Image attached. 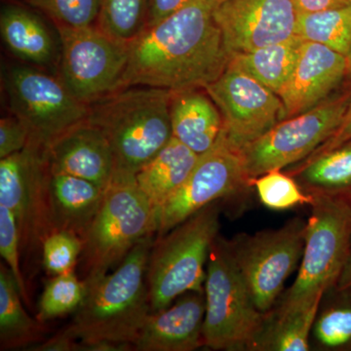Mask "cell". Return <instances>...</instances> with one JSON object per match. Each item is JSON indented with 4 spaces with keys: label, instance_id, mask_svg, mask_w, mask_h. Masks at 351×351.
Returning a JSON list of instances; mask_svg holds the SVG:
<instances>
[{
    "label": "cell",
    "instance_id": "obj_7",
    "mask_svg": "<svg viewBox=\"0 0 351 351\" xmlns=\"http://www.w3.org/2000/svg\"><path fill=\"white\" fill-rule=\"evenodd\" d=\"M204 294L203 348L251 351L267 314L256 306L225 240L219 235L208 258Z\"/></svg>",
    "mask_w": 351,
    "mask_h": 351
},
{
    "label": "cell",
    "instance_id": "obj_25",
    "mask_svg": "<svg viewBox=\"0 0 351 351\" xmlns=\"http://www.w3.org/2000/svg\"><path fill=\"white\" fill-rule=\"evenodd\" d=\"M19 287L7 265H0V348L1 350L29 348L41 343L46 329L23 306ZM36 343V345H38Z\"/></svg>",
    "mask_w": 351,
    "mask_h": 351
},
{
    "label": "cell",
    "instance_id": "obj_9",
    "mask_svg": "<svg viewBox=\"0 0 351 351\" xmlns=\"http://www.w3.org/2000/svg\"><path fill=\"white\" fill-rule=\"evenodd\" d=\"M45 149L31 138L24 149L0 160V205L15 215L25 269H34L43 262L44 240L56 232L48 203L49 169Z\"/></svg>",
    "mask_w": 351,
    "mask_h": 351
},
{
    "label": "cell",
    "instance_id": "obj_5",
    "mask_svg": "<svg viewBox=\"0 0 351 351\" xmlns=\"http://www.w3.org/2000/svg\"><path fill=\"white\" fill-rule=\"evenodd\" d=\"M151 234L156 235V210L138 189L135 176L113 173L83 239L77 276L85 284L101 278Z\"/></svg>",
    "mask_w": 351,
    "mask_h": 351
},
{
    "label": "cell",
    "instance_id": "obj_40",
    "mask_svg": "<svg viewBox=\"0 0 351 351\" xmlns=\"http://www.w3.org/2000/svg\"><path fill=\"white\" fill-rule=\"evenodd\" d=\"M348 73L351 75V54L348 57Z\"/></svg>",
    "mask_w": 351,
    "mask_h": 351
},
{
    "label": "cell",
    "instance_id": "obj_21",
    "mask_svg": "<svg viewBox=\"0 0 351 351\" xmlns=\"http://www.w3.org/2000/svg\"><path fill=\"white\" fill-rule=\"evenodd\" d=\"M200 156L174 137L135 175L138 189L157 209L188 179Z\"/></svg>",
    "mask_w": 351,
    "mask_h": 351
},
{
    "label": "cell",
    "instance_id": "obj_2",
    "mask_svg": "<svg viewBox=\"0 0 351 351\" xmlns=\"http://www.w3.org/2000/svg\"><path fill=\"white\" fill-rule=\"evenodd\" d=\"M156 234L147 235L110 274L86 285L69 326L58 334L80 341L83 351L133 350L151 313L147 265Z\"/></svg>",
    "mask_w": 351,
    "mask_h": 351
},
{
    "label": "cell",
    "instance_id": "obj_4",
    "mask_svg": "<svg viewBox=\"0 0 351 351\" xmlns=\"http://www.w3.org/2000/svg\"><path fill=\"white\" fill-rule=\"evenodd\" d=\"M306 221V242L294 283L269 314L302 311L322 301L338 282L351 255V202L313 195Z\"/></svg>",
    "mask_w": 351,
    "mask_h": 351
},
{
    "label": "cell",
    "instance_id": "obj_22",
    "mask_svg": "<svg viewBox=\"0 0 351 351\" xmlns=\"http://www.w3.org/2000/svg\"><path fill=\"white\" fill-rule=\"evenodd\" d=\"M0 32L10 52L27 63L45 66L54 59V39L43 21L31 11L17 6L2 9Z\"/></svg>",
    "mask_w": 351,
    "mask_h": 351
},
{
    "label": "cell",
    "instance_id": "obj_20",
    "mask_svg": "<svg viewBox=\"0 0 351 351\" xmlns=\"http://www.w3.org/2000/svg\"><path fill=\"white\" fill-rule=\"evenodd\" d=\"M204 88L171 91L173 137L198 156L213 147L223 130V117Z\"/></svg>",
    "mask_w": 351,
    "mask_h": 351
},
{
    "label": "cell",
    "instance_id": "obj_29",
    "mask_svg": "<svg viewBox=\"0 0 351 351\" xmlns=\"http://www.w3.org/2000/svg\"><path fill=\"white\" fill-rule=\"evenodd\" d=\"M151 0H101L97 27L119 43L129 44L145 27Z\"/></svg>",
    "mask_w": 351,
    "mask_h": 351
},
{
    "label": "cell",
    "instance_id": "obj_13",
    "mask_svg": "<svg viewBox=\"0 0 351 351\" xmlns=\"http://www.w3.org/2000/svg\"><path fill=\"white\" fill-rule=\"evenodd\" d=\"M241 151L221 130L212 149L201 154L188 179L156 209V235L160 237L202 208L226 199L250 186Z\"/></svg>",
    "mask_w": 351,
    "mask_h": 351
},
{
    "label": "cell",
    "instance_id": "obj_28",
    "mask_svg": "<svg viewBox=\"0 0 351 351\" xmlns=\"http://www.w3.org/2000/svg\"><path fill=\"white\" fill-rule=\"evenodd\" d=\"M295 34L348 58L351 54V1L313 13H298Z\"/></svg>",
    "mask_w": 351,
    "mask_h": 351
},
{
    "label": "cell",
    "instance_id": "obj_41",
    "mask_svg": "<svg viewBox=\"0 0 351 351\" xmlns=\"http://www.w3.org/2000/svg\"><path fill=\"white\" fill-rule=\"evenodd\" d=\"M25 1L29 2L31 1V0H25Z\"/></svg>",
    "mask_w": 351,
    "mask_h": 351
},
{
    "label": "cell",
    "instance_id": "obj_16",
    "mask_svg": "<svg viewBox=\"0 0 351 351\" xmlns=\"http://www.w3.org/2000/svg\"><path fill=\"white\" fill-rule=\"evenodd\" d=\"M348 73V58L322 44L304 40L292 75L279 92L282 120L320 105Z\"/></svg>",
    "mask_w": 351,
    "mask_h": 351
},
{
    "label": "cell",
    "instance_id": "obj_1",
    "mask_svg": "<svg viewBox=\"0 0 351 351\" xmlns=\"http://www.w3.org/2000/svg\"><path fill=\"white\" fill-rule=\"evenodd\" d=\"M219 0H189L128 44L120 89L131 86L181 91L205 88L230 62L214 18ZM119 89V90H120Z\"/></svg>",
    "mask_w": 351,
    "mask_h": 351
},
{
    "label": "cell",
    "instance_id": "obj_18",
    "mask_svg": "<svg viewBox=\"0 0 351 351\" xmlns=\"http://www.w3.org/2000/svg\"><path fill=\"white\" fill-rule=\"evenodd\" d=\"M204 292H189L151 313L133 343L137 351H193L203 348Z\"/></svg>",
    "mask_w": 351,
    "mask_h": 351
},
{
    "label": "cell",
    "instance_id": "obj_39",
    "mask_svg": "<svg viewBox=\"0 0 351 351\" xmlns=\"http://www.w3.org/2000/svg\"><path fill=\"white\" fill-rule=\"evenodd\" d=\"M335 287L351 293V255Z\"/></svg>",
    "mask_w": 351,
    "mask_h": 351
},
{
    "label": "cell",
    "instance_id": "obj_35",
    "mask_svg": "<svg viewBox=\"0 0 351 351\" xmlns=\"http://www.w3.org/2000/svg\"><path fill=\"white\" fill-rule=\"evenodd\" d=\"M31 138L29 128L15 115L0 120V159L25 149Z\"/></svg>",
    "mask_w": 351,
    "mask_h": 351
},
{
    "label": "cell",
    "instance_id": "obj_33",
    "mask_svg": "<svg viewBox=\"0 0 351 351\" xmlns=\"http://www.w3.org/2000/svg\"><path fill=\"white\" fill-rule=\"evenodd\" d=\"M83 241L73 233L56 230L43 244V267L51 276L75 271L82 255Z\"/></svg>",
    "mask_w": 351,
    "mask_h": 351
},
{
    "label": "cell",
    "instance_id": "obj_24",
    "mask_svg": "<svg viewBox=\"0 0 351 351\" xmlns=\"http://www.w3.org/2000/svg\"><path fill=\"white\" fill-rule=\"evenodd\" d=\"M304 43L295 34L280 43L234 55L230 63L278 95L294 71Z\"/></svg>",
    "mask_w": 351,
    "mask_h": 351
},
{
    "label": "cell",
    "instance_id": "obj_19",
    "mask_svg": "<svg viewBox=\"0 0 351 351\" xmlns=\"http://www.w3.org/2000/svg\"><path fill=\"white\" fill-rule=\"evenodd\" d=\"M105 189L82 178L49 171L48 203L55 230L73 233L83 241L98 213Z\"/></svg>",
    "mask_w": 351,
    "mask_h": 351
},
{
    "label": "cell",
    "instance_id": "obj_23",
    "mask_svg": "<svg viewBox=\"0 0 351 351\" xmlns=\"http://www.w3.org/2000/svg\"><path fill=\"white\" fill-rule=\"evenodd\" d=\"M295 179L308 195L332 196L351 202V141L309 156L295 172Z\"/></svg>",
    "mask_w": 351,
    "mask_h": 351
},
{
    "label": "cell",
    "instance_id": "obj_6",
    "mask_svg": "<svg viewBox=\"0 0 351 351\" xmlns=\"http://www.w3.org/2000/svg\"><path fill=\"white\" fill-rule=\"evenodd\" d=\"M219 201L202 208L160 237L147 265L151 313L189 292H204L208 258L219 235Z\"/></svg>",
    "mask_w": 351,
    "mask_h": 351
},
{
    "label": "cell",
    "instance_id": "obj_11",
    "mask_svg": "<svg viewBox=\"0 0 351 351\" xmlns=\"http://www.w3.org/2000/svg\"><path fill=\"white\" fill-rule=\"evenodd\" d=\"M350 99L323 101L315 108L278 122L241 151L249 181L282 170L311 156L341 125Z\"/></svg>",
    "mask_w": 351,
    "mask_h": 351
},
{
    "label": "cell",
    "instance_id": "obj_36",
    "mask_svg": "<svg viewBox=\"0 0 351 351\" xmlns=\"http://www.w3.org/2000/svg\"><path fill=\"white\" fill-rule=\"evenodd\" d=\"M189 1V0H151L147 27L158 24Z\"/></svg>",
    "mask_w": 351,
    "mask_h": 351
},
{
    "label": "cell",
    "instance_id": "obj_27",
    "mask_svg": "<svg viewBox=\"0 0 351 351\" xmlns=\"http://www.w3.org/2000/svg\"><path fill=\"white\" fill-rule=\"evenodd\" d=\"M321 302L313 306L284 314H267L262 331L258 334L251 351H308L313 323Z\"/></svg>",
    "mask_w": 351,
    "mask_h": 351
},
{
    "label": "cell",
    "instance_id": "obj_31",
    "mask_svg": "<svg viewBox=\"0 0 351 351\" xmlns=\"http://www.w3.org/2000/svg\"><path fill=\"white\" fill-rule=\"evenodd\" d=\"M258 199L263 206L276 211L293 209L302 205H311L313 195L306 193L294 177L284 174L281 170L270 171L252 181Z\"/></svg>",
    "mask_w": 351,
    "mask_h": 351
},
{
    "label": "cell",
    "instance_id": "obj_10",
    "mask_svg": "<svg viewBox=\"0 0 351 351\" xmlns=\"http://www.w3.org/2000/svg\"><path fill=\"white\" fill-rule=\"evenodd\" d=\"M3 83L11 113L44 147L87 119L88 105L75 98L61 78L41 69L10 66Z\"/></svg>",
    "mask_w": 351,
    "mask_h": 351
},
{
    "label": "cell",
    "instance_id": "obj_8",
    "mask_svg": "<svg viewBox=\"0 0 351 351\" xmlns=\"http://www.w3.org/2000/svg\"><path fill=\"white\" fill-rule=\"evenodd\" d=\"M306 221L295 217L277 228L239 233L225 244L258 311L269 314L286 280L301 263Z\"/></svg>",
    "mask_w": 351,
    "mask_h": 351
},
{
    "label": "cell",
    "instance_id": "obj_38",
    "mask_svg": "<svg viewBox=\"0 0 351 351\" xmlns=\"http://www.w3.org/2000/svg\"><path fill=\"white\" fill-rule=\"evenodd\" d=\"M351 0H293L298 13H313L348 3Z\"/></svg>",
    "mask_w": 351,
    "mask_h": 351
},
{
    "label": "cell",
    "instance_id": "obj_26",
    "mask_svg": "<svg viewBox=\"0 0 351 351\" xmlns=\"http://www.w3.org/2000/svg\"><path fill=\"white\" fill-rule=\"evenodd\" d=\"M311 348L351 351V293L330 289L323 295L311 337Z\"/></svg>",
    "mask_w": 351,
    "mask_h": 351
},
{
    "label": "cell",
    "instance_id": "obj_3",
    "mask_svg": "<svg viewBox=\"0 0 351 351\" xmlns=\"http://www.w3.org/2000/svg\"><path fill=\"white\" fill-rule=\"evenodd\" d=\"M171 91L131 86L88 106L87 121L110 142L114 172L135 176L172 140Z\"/></svg>",
    "mask_w": 351,
    "mask_h": 351
},
{
    "label": "cell",
    "instance_id": "obj_37",
    "mask_svg": "<svg viewBox=\"0 0 351 351\" xmlns=\"http://www.w3.org/2000/svg\"><path fill=\"white\" fill-rule=\"evenodd\" d=\"M351 141V101L346 110L345 117L341 121V125L337 129L336 132L328 138L324 144L321 145L311 156L316 154H322V152L331 151L332 149L339 147V145L346 144Z\"/></svg>",
    "mask_w": 351,
    "mask_h": 351
},
{
    "label": "cell",
    "instance_id": "obj_15",
    "mask_svg": "<svg viewBox=\"0 0 351 351\" xmlns=\"http://www.w3.org/2000/svg\"><path fill=\"white\" fill-rule=\"evenodd\" d=\"M214 18L232 58L292 38L298 11L293 0H219Z\"/></svg>",
    "mask_w": 351,
    "mask_h": 351
},
{
    "label": "cell",
    "instance_id": "obj_30",
    "mask_svg": "<svg viewBox=\"0 0 351 351\" xmlns=\"http://www.w3.org/2000/svg\"><path fill=\"white\" fill-rule=\"evenodd\" d=\"M85 295L86 285L75 271L54 276L44 287L36 318L44 323L75 313Z\"/></svg>",
    "mask_w": 351,
    "mask_h": 351
},
{
    "label": "cell",
    "instance_id": "obj_32",
    "mask_svg": "<svg viewBox=\"0 0 351 351\" xmlns=\"http://www.w3.org/2000/svg\"><path fill=\"white\" fill-rule=\"evenodd\" d=\"M57 27L82 29L96 25L100 15L101 0H31Z\"/></svg>",
    "mask_w": 351,
    "mask_h": 351
},
{
    "label": "cell",
    "instance_id": "obj_14",
    "mask_svg": "<svg viewBox=\"0 0 351 351\" xmlns=\"http://www.w3.org/2000/svg\"><path fill=\"white\" fill-rule=\"evenodd\" d=\"M204 90L221 112L226 138L239 151L282 121L280 97L230 62Z\"/></svg>",
    "mask_w": 351,
    "mask_h": 351
},
{
    "label": "cell",
    "instance_id": "obj_12",
    "mask_svg": "<svg viewBox=\"0 0 351 351\" xmlns=\"http://www.w3.org/2000/svg\"><path fill=\"white\" fill-rule=\"evenodd\" d=\"M61 40L60 78L75 98L86 104L120 89L128 61V44L119 43L97 25L58 27Z\"/></svg>",
    "mask_w": 351,
    "mask_h": 351
},
{
    "label": "cell",
    "instance_id": "obj_17",
    "mask_svg": "<svg viewBox=\"0 0 351 351\" xmlns=\"http://www.w3.org/2000/svg\"><path fill=\"white\" fill-rule=\"evenodd\" d=\"M51 173L75 176L106 188L114 173L112 147L105 134L85 119L46 147Z\"/></svg>",
    "mask_w": 351,
    "mask_h": 351
},
{
    "label": "cell",
    "instance_id": "obj_34",
    "mask_svg": "<svg viewBox=\"0 0 351 351\" xmlns=\"http://www.w3.org/2000/svg\"><path fill=\"white\" fill-rule=\"evenodd\" d=\"M0 254L12 272L19 287L23 301L29 304V291L25 284L24 270L21 267V237L15 215L8 208L0 205Z\"/></svg>",
    "mask_w": 351,
    "mask_h": 351
}]
</instances>
